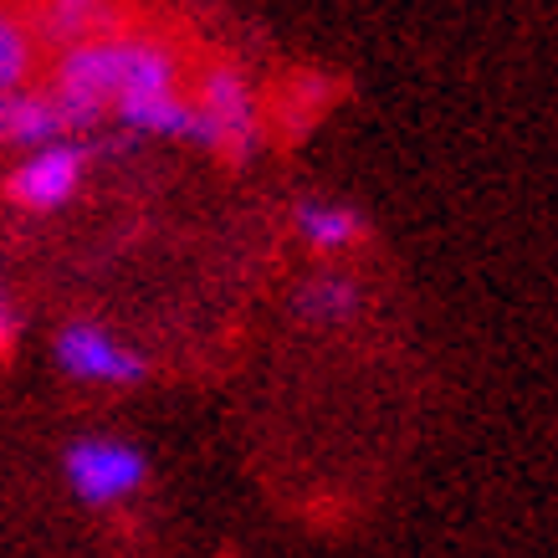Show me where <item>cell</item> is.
<instances>
[{"label":"cell","instance_id":"cell-1","mask_svg":"<svg viewBox=\"0 0 558 558\" xmlns=\"http://www.w3.org/2000/svg\"><path fill=\"white\" fill-rule=\"evenodd\" d=\"M174 93V57L159 41H138V36H93L57 62V87L51 98L62 108L68 129H83L102 108H134Z\"/></svg>","mask_w":558,"mask_h":558},{"label":"cell","instance_id":"cell-2","mask_svg":"<svg viewBox=\"0 0 558 558\" xmlns=\"http://www.w3.org/2000/svg\"><path fill=\"white\" fill-rule=\"evenodd\" d=\"M57 369L72 374V379H87V385H134L144 379V359L119 343L108 328L98 323H68L62 333H57Z\"/></svg>","mask_w":558,"mask_h":558},{"label":"cell","instance_id":"cell-3","mask_svg":"<svg viewBox=\"0 0 558 558\" xmlns=\"http://www.w3.org/2000/svg\"><path fill=\"white\" fill-rule=\"evenodd\" d=\"M68 482L83 502L108 508L144 487V457L123 440H77L68 451Z\"/></svg>","mask_w":558,"mask_h":558},{"label":"cell","instance_id":"cell-4","mask_svg":"<svg viewBox=\"0 0 558 558\" xmlns=\"http://www.w3.org/2000/svg\"><path fill=\"white\" fill-rule=\"evenodd\" d=\"M83 165L87 154L77 144L36 149L5 174V195H11V205H26V210H57V205L72 201V190L83 180Z\"/></svg>","mask_w":558,"mask_h":558},{"label":"cell","instance_id":"cell-5","mask_svg":"<svg viewBox=\"0 0 558 558\" xmlns=\"http://www.w3.org/2000/svg\"><path fill=\"white\" fill-rule=\"evenodd\" d=\"M201 108H205V119L216 123L220 154L246 159L252 144H256V98H252V87L241 83V72H231V68L205 72L201 77Z\"/></svg>","mask_w":558,"mask_h":558},{"label":"cell","instance_id":"cell-6","mask_svg":"<svg viewBox=\"0 0 558 558\" xmlns=\"http://www.w3.org/2000/svg\"><path fill=\"white\" fill-rule=\"evenodd\" d=\"M0 134L5 144H21V149H51V144H68V119L51 93H11L0 102Z\"/></svg>","mask_w":558,"mask_h":558},{"label":"cell","instance_id":"cell-7","mask_svg":"<svg viewBox=\"0 0 558 558\" xmlns=\"http://www.w3.org/2000/svg\"><path fill=\"white\" fill-rule=\"evenodd\" d=\"M292 226H298V236H303L313 252H343V246H354L359 231H364L349 205H328V201H303L292 210Z\"/></svg>","mask_w":558,"mask_h":558},{"label":"cell","instance_id":"cell-8","mask_svg":"<svg viewBox=\"0 0 558 558\" xmlns=\"http://www.w3.org/2000/svg\"><path fill=\"white\" fill-rule=\"evenodd\" d=\"M359 303V288L349 282V277H313V282H303L298 288V313L313 323H339L349 318Z\"/></svg>","mask_w":558,"mask_h":558},{"label":"cell","instance_id":"cell-9","mask_svg":"<svg viewBox=\"0 0 558 558\" xmlns=\"http://www.w3.org/2000/svg\"><path fill=\"white\" fill-rule=\"evenodd\" d=\"M21 77H26V36L16 21H0V83H5V93H16Z\"/></svg>","mask_w":558,"mask_h":558}]
</instances>
